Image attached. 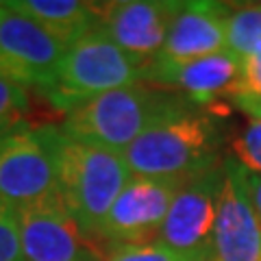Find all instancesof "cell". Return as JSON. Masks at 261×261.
<instances>
[{"mask_svg": "<svg viewBox=\"0 0 261 261\" xmlns=\"http://www.w3.org/2000/svg\"><path fill=\"white\" fill-rule=\"evenodd\" d=\"M5 5L39 24L65 48L79 42L89 31L98 29L102 9V3L81 0H9Z\"/></svg>", "mask_w": 261, "mask_h": 261, "instance_id": "14", "label": "cell"}, {"mask_svg": "<svg viewBox=\"0 0 261 261\" xmlns=\"http://www.w3.org/2000/svg\"><path fill=\"white\" fill-rule=\"evenodd\" d=\"M248 190H250L252 207H255L257 216H259V220H261V176H252V174H248Z\"/></svg>", "mask_w": 261, "mask_h": 261, "instance_id": "21", "label": "cell"}, {"mask_svg": "<svg viewBox=\"0 0 261 261\" xmlns=\"http://www.w3.org/2000/svg\"><path fill=\"white\" fill-rule=\"evenodd\" d=\"M144 65L94 29L65 50L59 74L44 94L55 109L68 113L113 89L144 83Z\"/></svg>", "mask_w": 261, "mask_h": 261, "instance_id": "4", "label": "cell"}, {"mask_svg": "<svg viewBox=\"0 0 261 261\" xmlns=\"http://www.w3.org/2000/svg\"><path fill=\"white\" fill-rule=\"evenodd\" d=\"M222 178L224 161L185 181L168 209L157 242L183 252V255L211 261Z\"/></svg>", "mask_w": 261, "mask_h": 261, "instance_id": "7", "label": "cell"}, {"mask_svg": "<svg viewBox=\"0 0 261 261\" xmlns=\"http://www.w3.org/2000/svg\"><path fill=\"white\" fill-rule=\"evenodd\" d=\"M228 3L192 0L181 3L170 24L163 50L154 61L185 63L226 50Z\"/></svg>", "mask_w": 261, "mask_h": 261, "instance_id": "13", "label": "cell"}, {"mask_svg": "<svg viewBox=\"0 0 261 261\" xmlns=\"http://www.w3.org/2000/svg\"><path fill=\"white\" fill-rule=\"evenodd\" d=\"M233 159L252 176H261V118L250 120L246 128L231 140Z\"/></svg>", "mask_w": 261, "mask_h": 261, "instance_id": "18", "label": "cell"}, {"mask_svg": "<svg viewBox=\"0 0 261 261\" xmlns=\"http://www.w3.org/2000/svg\"><path fill=\"white\" fill-rule=\"evenodd\" d=\"M65 48L27 15L0 7V76L46 92L59 74Z\"/></svg>", "mask_w": 261, "mask_h": 261, "instance_id": "8", "label": "cell"}, {"mask_svg": "<svg viewBox=\"0 0 261 261\" xmlns=\"http://www.w3.org/2000/svg\"><path fill=\"white\" fill-rule=\"evenodd\" d=\"M59 126H29L0 146V202L13 209L59 194Z\"/></svg>", "mask_w": 261, "mask_h": 261, "instance_id": "6", "label": "cell"}, {"mask_svg": "<svg viewBox=\"0 0 261 261\" xmlns=\"http://www.w3.org/2000/svg\"><path fill=\"white\" fill-rule=\"evenodd\" d=\"M0 7H3V3H0Z\"/></svg>", "mask_w": 261, "mask_h": 261, "instance_id": "22", "label": "cell"}, {"mask_svg": "<svg viewBox=\"0 0 261 261\" xmlns=\"http://www.w3.org/2000/svg\"><path fill=\"white\" fill-rule=\"evenodd\" d=\"M216 113L205 107H187L146 128L122 152L130 174L187 181L224 161L222 128Z\"/></svg>", "mask_w": 261, "mask_h": 261, "instance_id": "1", "label": "cell"}, {"mask_svg": "<svg viewBox=\"0 0 261 261\" xmlns=\"http://www.w3.org/2000/svg\"><path fill=\"white\" fill-rule=\"evenodd\" d=\"M226 50L235 57L261 55V3L228 5Z\"/></svg>", "mask_w": 261, "mask_h": 261, "instance_id": "15", "label": "cell"}, {"mask_svg": "<svg viewBox=\"0 0 261 261\" xmlns=\"http://www.w3.org/2000/svg\"><path fill=\"white\" fill-rule=\"evenodd\" d=\"M181 3L176 0H116L102 3L100 29L120 50L142 63L146 70L166 44L170 24Z\"/></svg>", "mask_w": 261, "mask_h": 261, "instance_id": "10", "label": "cell"}, {"mask_svg": "<svg viewBox=\"0 0 261 261\" xmlns=\"http://www.w3.org/2000/svg\"><path fill=\"white\" fill-rule=\"evenodd\" d=\"M15 211L27 261H107L116 248L89 233L59 194Z\"/></svg>", "mask_w": 261, "mask_h": 261, "instance_id": "5", "label": "cell"}, {"mask_svg": "<svg viewBox=\"0 0 261 261\" xmlns=\"http://www.w3.org/2000/svg\"><path fill=\"white\" fill-rule=\"evenodd\" d=\"M130 176L120 152L70 140L61 133L57 146L59 196L89 233L100 235L105 216Z\"/></svg>", "mask_w": 261, "mask_h": 261, "instance_id": "3", "label": "cell"}, {"mask_svg": "<svg viewBox=\"0 0 261 261\" xmlns=\"http://www.w3.org/2000/svg\"><path fill=\"white\" fill-rule=\"evenodd\" d=\"M183 183L185 181H163L133 174L105 216L100 235L111 246L150 242V238L159 235L168 209Z\"/></svg>", "mask_w": 261, "mask_h": 261, "instance_id": "9", "label": "cell"}, {"mask_svg": "<svg viewBox=\"0 0 261 261\" xmlns=\"http://www.w3.org/2000/svg\"><path fill=\"white\" fill-rule=\"evenodd\" d=\"M107 261H202L190 255H183L161 242H146V244H124L116 246Z\"/></svg>", "mask_w": 261, "mask_h": 261, "instance_id": "19", "label": "cell"}, {"mask_svg": "<svg viewBox=\"0 0 261 261\" xmlns=\"http://www.w3.org/2000/svg\"><path fill=\"white\" fill-rule=\"evenodd\" d=\"M0 261H27L22 250L18 211L0 202Z\"/></svg>", "mask_w": 261, "mask_h": 261, "instance_id": "20", "label": "cell"}, {"mask_svg": "<svg viewBox=\"0 0 261 261\" xmlns=\"http://www.w3.org/2000/svg\"><path fill=\"white\" fill-rule=\"evenodd\" d=\"M194 107L190 98L148 83H137L92 98L65 113L61 133L70 140L124 152L146 128Z\"/></svg>", "mask_w": 261, "mask_h": 261, "instance_id": "2", "label": "cell"}, {"mask_svg": "<svg viewBox=\"0 0 261 261\" xmlns=\"http://www.w3.org/2000/svg\"><path fill=\"white\" fill-rule=\"evenodd\" d=\"M211 261H261V220L250 200L248 172L224 157Z\"/></svg>", "mask_w": 261, "mask_h": 261, "instance_id": "11", "label": "cell"}, {"mask_svg": "<svg viewBox=\"0 0 261 261\" xmlns=\"http://www.w3.org/2000/svg\"><path fill=\"white\" fill-rule=\"evenodd\" d=\"M228 100L250 120L261 118V55L240 59V79Z\"/></svg>", "mask_w": 261, "mask_h": 261, "instance_id": "17", "label": "cell"}, {"mask_svg": "<svg viewBox=\"0 0 261 261\" xmlns=\"http://www.w3.org/2000/svg\"><path fill=\"white\" fill-rule=\"evenodd\" d=\"M240 79V57L222 50L185 63L152 61L144 83L170 89L190 98L198 107L214 109V102L228 100Z\"/></svg>", "mask_w": 261, "mask_h": 261, "instance_id": "12", "label": "cell"}, {"mask_svg": "<svg viewBox=\"0 0 261 261\" xmlns=\"http://www.w3.org/2000/svg\"><path fill=\"white\" fill-rule=\"evenodd\" d=\"M29 89L0 76V146L13 133L29 128Z\"/></svg>", "mask_w": 261, "mask_h": 261, "instance_id": "16", "label": "cell"}]
</instances>
